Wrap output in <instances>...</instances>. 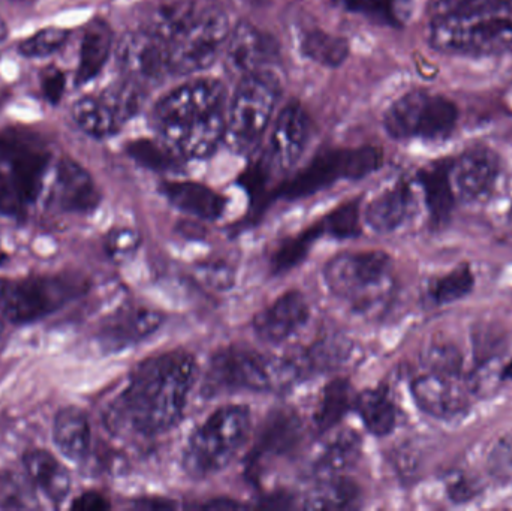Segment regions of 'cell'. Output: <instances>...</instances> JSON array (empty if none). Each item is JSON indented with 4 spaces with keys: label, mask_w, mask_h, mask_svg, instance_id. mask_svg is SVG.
<instances>
[{
    "label": "cell",
    "mask_w": 512,
    "mask_h": 511,
    "mask_svg": "<svg viewBox=\"0 0 512 511\" xmlns=\"http://www.w3.org/2000/svg\"><path fill=\"white\" fill-rule=\"evenodd\" d=\"M354 407L367 431L376 437H385L394 431L397 422L396 405L387 390H366L355 398Z\"/></svg>",
    "instance_id": "obj_30"
},
{
    "label": "cell",
    "mask_w": 512,
    "mask_h": 511,
    "mask_svg": "<svg viewBox=\"0 0 512 511\" xmlns=\"http://www.w3.org/2000/svg\"><path fill=\"white\" fill-rule=\"evenodd\" d=\"M300 48L307 59L327 68H339L351 53L349 42L343 36L321 29L307 30L301 36Z\"/></svg>",
    "instance_id": "obj_31"
},
{
    "label": "cell",
    "mask_w": 512,
    "mask_h": 511,
    "mask_svg": "<svg viewBox=\"0 0 512 511\" xmlns=\"http://www.w3.org/2000/svg\"><path fill=\"white\" fill-rule=\"evenodd\" d=\"M107 509H110V504L98 492H84L83 495L75 498L74 503H72V510L102 511Z\"/></svg>",
    "instance_id": "obj_49"
},
{
    "label": "cell",
    "mask_w": 512,
    "mask_h": 511,
    "mask_svg": "<svg viewBox=\"0 0 512 511\" xmlns=\"http://www.w3.org/2000/svg\"><path fill=\"white\" fill-rule=\"evenodd\" d=\"M164 317L155 309L135 306L111 315L99 330V342L107 351H122L149 338L161 327Z\"/></svg>",
    "instance_id": "obj_22"
},
{
    "label": "cell",
    "mask_w": 512,
    "mask_h": 511,
    "mask_svg": "<svg viewBox=\"0 0 512 511\" xmlns=\"http://www.w3.org/2000/svg\"><path fill=\"white\" fill-rule=\"evenodd\" d=\"M321 224L324 231H328L331 236L340 237V239L357 236L360 234V204L358 201L342 204L333 210Z\"/></svg>",
    "instance_id": "obj_41"
},
{
    "label": "cell",
    "mask_w": 512,
    "mask_h": 511,
    "mask_svg": "<svg viewBox=\"0 0 512 511\" xmlns=\"http://www.w3.org/2000/svg\"><path fill=\"white\" fill-rule=\"evenodd\" d=\"M194 377V357L183 351L144 360L111 402L105 425L122 438L155 437L168 431L182 417Z\"/></svg>",
    "instance_id": "obj_1"
},
{
    "label": "cell",
    "mask_w": 512,
    "mask_h": 511,
    "mask_svg": "<svg viewBox=\"0 0 512 511\" xmlns=\"http://www.w3.org/2000/svg\"><path fill=\"white\" fill-rule=\"evenodd\" d=\"M9 35V27L8 23H6L5 20H3L2 17H0V44H3V42L8 39Z\"/></svg>",
    "instance_id": "obj_53"
},
{
    "label": "cell",
    "mask_w": 512,
    "mask_h": 511,
    "mask_svg": "<svg viewBox=\"0 0 512 511\" xmlns=\"http://www.w3.org/2000/svg\"><path fill=\"white\" fill-rule=\"evenodd\" d=\"M5 290H6V281H5V279H0V329H2L3 324L6 323Z\"/></svg>",
    "instance_id": "obj_51"
},
{
    "label": "cell",
    "mask_w": 512,
    "mask_h": 511,
    "mask_svg": "<svg viewBox=\"0 0 512 511\" xmlns=\"http://www.w3.org/2000/svg\"><path fill=\"white\" fill-rule=\"evenodd\" d=\"M32 491L15 474L0 477V509H32Z\"/></svg>",
    "instance_id": "obj_42"
},
{
    "label": "cell",
    "mask_w": 512,
    "mask_h": 511,
    "mask_svg": "<svg viewBox=\"0 0 512 511\" xmlns=\"http://www.w3.org/2000/svg\"><path fill=\"white\" fill-rule=\"evenodd\" d=\"M198 275L210 287L218 288V290H225L231 287L234 282L233 269L224 263H207L198 269Z\"/></svg>",
    "instance_id": "obj_47"
},
{
    "label": "cell",
    "mask_w": 512,
    "mask_h": 511,
    "mask_svg": "<svg viewBox=\"0 0 512 511\" xmlns=\"http://www.w3.org/2000/svg\"><path fill=\"white\" fill-rule=\"evenodd\" d=\"M351 384L346 380H336L325 387L321 402L315 414V423L319 432L333 429L346 413L354 407Z\"/></svg>",
    "instance_id": "obj_35"
},
{
    "label": "cell",
    "mask_w": 512,
    "mask_h": 511,
    "mask_svg": "<svg viewBox=\"0 0 512 511\" xmlns=\"http://www.w3.org/2000/svg\"><path fill=\"white\" fill-rule=\"evenodd\" d=\"M502 381L504 386H512V359L510 362H504L502 366Z\"/></svg>",
    "instance_id": "obj_52"
},
{
    "label": "cell",
    "mask_w": 512,
    "mask_h": 511,
    "mask_svg": "<svg viewBox=\"0 0 512 511\" xmlns=\"http://www.w3.org/2000/svg\"><path fill=\"white\" fill-rule=\"evenodd\" d=\"M50 161V147L38 132L23 126H9L0 131V168L29 206L41 195Z\"/></svg>",
    "instance_id": "obj_11"
},
{
    "label": "cell",
    "mask_w": 512,
    "mask_h": 511,
    "mask_svg": "<svg viewBox=\"0 0 512 511\" xmlns=\"http://www.w3.org/2000/svg\"><path fill=\"white\" fill-rule=\"evenodd\" d=\"M140 236L128 228L111 231L107 237V251L114 260H125L137 251Z\"/></svg>",
    "instance_id": "obj_46"
},
{
    "label": "cell",
    "mask_w": 512,
    "mask_h": 511,
    "mask_svg": "<svg viewBox=\"0 0 512 511\" xmlns=\"http://www.w3.org/2000/svg\"><path fill=\"white\" fill-rule=\"evenodd\" d=\"M427 365L432 372L441 374L460 375L462 356L456 348L448 344H436L427 353Z\"/></svg>",
    "instance_id": "obj_45"
},
{
    "label": "cell",
    "mask_w": 512,
    "mask_h": 511,
    "mask_svg": "<svg viewBox=\"0 0 512 511\" xmlns=\"http://www.w3.org/2000/svg\"><path fill=\"white\" fill-rule=\"evenodd\" d=\"M312 132V120L306 108L291 101L282 108L271 129L268 149L262 158L271 168L292 167L303 155Z\"/></svg>",
    "instance_id": "obj_17"
},
{
    "label": "cell",
    "mask_w": 512,
    "mask_h": 511,
    "mask_svg": "<svg viewBox=\"0 0 512 511\" xmlns=\"http://www.w3.org/2000/svg\"><path fill=\"white\" fill-rule=\"evenodd\" d=\"M71 38V30L66 27H42L38 32L18 42L17 53L26 59H45L59 53Z\"/></svg>",
    "instance_id": "obj_37"
},
{
    "label": "cell",
    "mask_w": 512,
    "mask_h": 511,
    "mask_svg": "<svg viewBox=\"0 0 512 511\" xmlns=\"http://www.w3.org/2000/svg\"><path fill=\"white\" fill-rule=\"evenodd\" d=\"M411 390L417 407L435 419L453 420L468 411L471 390L459 375L430 372L418 377Z\"/></svg>",
    "instance_id": "obj_18"
},
{
    "label": "cell",
    "mask_w": 512,
    "mask_h": 511,
    "mask_svg": "<svg viewBox=\"0 0 512 511\" xmlns=\"http://www.w3.org/2000/svg\"><path fill=\"white\" fill-rule=\"evenodd\" d=\"M357 498V489L345 480H328L313 492L309 507L316 509H342L351 506Z\"/></svg>",
    "instance_id": "obj_40"
},
{
    "label": "cell",
    "mask_w": 512,
    "mask_h": 511,
    "mask_svg": "<svg viewBox=\"0 0 512 511\" xmlns=\"http://www.w3.org/2000/svg\"><path fill=\"white\" fill-rule=\"evenodd\" d=\"M391 258L385 252H346L325 266L331 293L358 311L372 308L385 296L390 284Z\"/></svg>",
    "instance_id": "obj_8"
},
{
    "label": "cell",
    "mask_w": 512,
    "mask_h": 511,
    "mask_svg": "<svg viewBox=\"0 0 512 511\" xmlns=\"http://www.w3.org/2000/svg\"><path fill=\"white\" fill-rule=\"evenodd\" d=\"M231 26L227 15L218 9H201L173 39L165 42L170 54L171 75L194 74L213 65L224 51Z\"/></svg>",
    "instance_id": "obj_10"
},
{
    "label": "cell",
    "mask_w": 512,
    "mask_h": 511,
    "mask_svg": "<svg viewBox=\"0 0 512 511\" xmlns=\"http://www.w3.org/2000/svg\"><path fill=\"white\" fill-rule=\"evenodd\" d=\"M322 233H324V228L319 222V224L313 225L312 228L301 233L300 236L282 243L271 258L274 272H286L291 267L297 266L300 261L304 260L307 252L310 251V246Z\"/></svg>",
    "instance_id": "obj_38"
},
{
    "label": "cell",
    "mask_w": 512,
    "mask_h": 511,
    "mask_svg": "<svg viewBox=\"0 0 512 511\" xmlns=\"http://www.w3.org/2000/svg\"><path fill=\"white\" fill-rule=\"evenodd\" d=\"M501 176V156L487 146H474L453 158L451 180L460 200L474 203L492 194Z\"/></svg>",
    "instance_id": "obj_16"
},
{
    "label": "cell",
    "mask_w": 512,
    "mask_h": 511,
    "mask_svg": "<svg viewBox=\"0 0 512 511\" xmlns=\"http://www.w3.org/2000/svg\"><path fill=\"white\" fill-rule=\"evenodd\" d=\"M453 158L439 159L418 171V182L424 192L427 209L433 225L447 224L456 204L453 180H451Z\"/></svg>",
    "instance_id": "obj_27"
},
{
    "label": "cell",
    "mask_w": 512,
    "mask_h": 511,
    "mask_svg": "<svg viewBox=\"0 0 512 511\" xmlns=\"http://www.w3.org/2000/svg\"><path fill=\"white\" fill-rule=\"evenodd\" d=\"M309 315L306 297L300 291H289L256 315V335L268 344H282L304 327Z\"/></svg>",
    "instance_id": "obj_21"
},
{
    "label": "cell",
    "mask_w": 512,
    "mask_h": 511,
    "mask_svg": "<svg viewBox=\"0 0 512 511\" xmlns=\"http://www.w3.org/2000/svg\"><path fill=\"white\" fill-rule=\"evenodd\" d=\"M117 60L123 75L144 87L173 77L167 44L144 26L123 36L117 45Z\"/></svg>",
    "instance_id": "obj_15"
},
{
    "label": "cell",
    "mask_w": 512,
    "mask_h": 511,
    "mask_svg": "<svg viewBox=\"0 0 512 511\" xmlns=\"http://www.w3.org/2000/svg\"><path fill=\"white\" fill-rule=\"evenodd\" d=\"M448 494L456 503H465L474 497L475 486L465 476L454 477L453 482L448 485Z\"/></svg>",
    "instance_id": "obj_50"
},
{
    "label": "cell",
    "mask_w": 512,
    "mask_h": 511,
    "mask_svg": "<svg viewBox=\"0 0 512 511\" xmlns=\"http://www.w3.org/2000/svg\"><path fill=\"white\" fill-rule=\"evenodd\" d=\"M300 438L301 422L292 411L280 410L271 414L249 455L248 473L256 477L268 461L292 452Z\"/></svg>",
    "instance_id": "obj_23"
},
{
    "label": "cell",
    "mask_w": 512,
    "mask_h": 511,
    "mask_svg": "<svg viewBox=\"0 0 512 511\" xmlns=\"http://www.w3.org/2000/svg\"><path fill=\"white\" fill-rule=\"evenodd\" d=\"M414 206L411 183L397 180L367 204L364 219L376 233H393L405 224Z\"/></svg>",
    "instance_id": "obj_25"
},
{
    "label": "cell",
    "mask_w": 512,
    "mask_h": 511,
    "mask_svg": "<svg viewBox=\"0 0 512 511\" xmlns=\"http://www.w3.org/2000/svg\"><path fill=\"white\" fill-rule=\"evenodd\" d=\"M227 90L216 78L186 81L162 96L153 108L156 131L179 128L225 108Z\"/></svg>",
    "instance_id": "obj_12"
},
{
    "label": "cell",
    "mask_w": 512,
    "mask_h": 511,
    "mask_svg": "<svg viewBox=\"0 0 512 511\" xmlns=\"http://www.w3.org/2000/svg\"><path fill=\"white\" fill-rule=\"evenodd\" d=\"M224 53L225 68L239 80L254 75L280 77L279 44L273 36L248 21L233 26Z\"/></svg>",
    "instance_id": "obj_14"
},
{
    "label": "cell",
    "mask_w": 512,
    "mask_h": 511,
    "mask_svg": "<svg viewBox=\"0 0 512 511\" xmlns=\"http://www.w3.org/2000/svg\"><path fill=\"white\" fill-rule=\"evenodd\" d=\"M53 438L63 456L75 462L84 461L92 446V431L86 414L75 407L60 410L54 419Z\"/></svg>",
    "instance_id": "obj_29"
},
{
    "label": "cell",
    "mask_w": 512,
    "mask_h": 511,
    "mask_svg": "<svg viewBox=\"0 0 512 511\" xmlns=\"http://www.w3.org/2000/svg\"><path fill=\"white\" fill-rule=\"evenodd\" d=\"M146 87L131 78H120L98 95H84L72 104L71 117L83 134L96 140L113 137L140 113Z\"/></svg>",
    "instance_id": "obj_9"
},
{
    "label": "cell",
    "mask_w": 512,
    "mask_h": 511,
    "mask_svg": "<svg viewBox=\"0 0 512 511\" xmlns=\"http://www.w3.org/2000/svg\"><path fill=\"white\" fill-rule=\"evenodd\" d=\"M492 468L501 479H512V443L504 441L493 452Z\"/></svg>",
    "instance_id": "obj_48"
},
{
    "label": "cell",
    "mask_w": 512,
    "mask_h": 511,
    "mask_svg": "<svg viewBox=\"0 0 512 511\" xmlns=\"http://www.w3.org/2000/svg\"><path fill=\"white\" fill-rule=\"evenodd\" d=\"M475 287V276L469 264H462L447 275L435 279L430 284L429 294L438 305L459 302L465 299Z\"/></svg>",
    "instance_id": "obj_36"
},
{
    "label": "cell",
    "mask_w": 512,
    "mask_h": 511,
    "mask_svg": "<svg viewBox=\"0 0 512 511\" xmlns=\"http://www.w3.org/2000/svg\"><path fill=\"white\" fill-rule=\"evenodd\" d=\"M251 431V413L245 407H224L192 434L185 452V468L195 479L224 470L245 444Z\"/></svg>",
    "instance_id": "obj_4"
},
{
    "label": "cell",
    "mask_w": 512,
    "mask_h": 511,
    "mask_svg": "<svg viewBox=\"0 0 512 511\" xmlns=\"http://www.w3.org/2000/svg\"><path fill=\"white\" fill-rule=\"evenodd\" d=\"M382 164L384 152L376 146L325 150L280 186L277 195L285 200H300L318 194L340 180L364 179L378 171Z\"/></svg>",
    "instance_id": "obj_6"
},
{
    "label": "cell",
    "mask_w": 512,
    "mask_h": 511,
    "mask_svg": "<svg viewBox=\"0 0 512 511\" xmlns=\"http://www.w3.org/2000/svg\"><path fill=\"white\" fill-rule=\"evenodd\" d=\"M78 293L80 287L77 284L59 278L6 281V323L27 324L41 320Z\"/></svg>",
    "instance_id": "obj_13"
},
{
    "label": "cell",
    "mask_w": 512,
    "mask_h": 511,
    "mask_svg": "<svg viewBox=\"0 0 512 511\" xmlns=\"http://www.w3.org/2000/svg\"><path fill=\"white\" fill-rule=\"evenodd\" d=\"M459 108L447 96L412 90L393 102L384 116V128L394 140L445 141L453 135Z\"/></svg>",
    "instance_id": "obj_5"
},
{
    "label": "cell",
    "mask_w": 512,
    "mask_h": 511,
    "mask_svg": "<svg viewBox=\"0 0 512 511\" xmlns=\"http://www.w3.org/2000/svg\"><path fill=\"white\" fill-rule=\"evenodd\" d=\"M126 153L141 167L158 171V173L179 170L183 159L164 140H150V138H138L126 144Z\"/></svg>",
    "instance_id": "obj_33"
},
{
    "label": "cell",
    "mask_w": 512,
    "mask_h": 511,
    "mask_svg": "<svg viewBox=\"0 0 512 511\" xmlns=\"http://www.w3.org/2000/svg\"><path fill=\"white\" fill-rule=\"evenodd\" d=\"M429 41L451 56H501L512 48V2L459 20H430Z\"/></svg>",
    "instance_id": "obj_3"
},
{
    "label": "cell",
    "mask_w": 512,
    "mask_h": 511,
    "mask_svg": "<svg viewBox=\"0 0 512 511\" xmlns=\"http://www.w3.org/2000/svg\"><path fill=\"white\" fill-rule=\"evenodd\" d=\"M512 0H436L430 8V20H457L478 12L508 5Z\"/></svg>",
    "instance_id": "obj_39"
},
{
    "label": "cell",
    "mask_w": 512,
    "mask_h": 511,
    "mask_svg": "<svg viewBox=\"0 0 512 511\" xmlns=\"http://www.w3.org/2000/svg\"><path fill=\"white\" fill-rule=\"evenodd\" d=\"M343 5L379 26L394 29H402L411 15V0H343Z\"/></svg>",
    "instance_id": "obj_34"
},
{
    "label": "cell",
    "mask_w": 512,
    "mask_h": 511,
    "mask_svg": "<svg viewBox=\"0 0 512 511\" xmlns=\"http://www.w3.org/2000/svg\"><path fill=\"white\" fill-rule=\"evenodd\" d=\"M161 192L177 209L207 221L218 219L227 204L221 194L197 182H165Z\"/></svg>",
    "instance_id": "obj_28"
},
{
    "label": "cell",
    "mask_w": 512,
    "mask_h": 511,
    "mask_svg": "<svg viewBox=\"0 0 512 511\" xmlns=\"http://www.w3.org/2000/svg\"><path fill=\"white\" fill-rule=\"evenodd\" d=\"M68 87V75L56 65H48L39 71V90L50 105H59Z\"/></svg>",
    "instance_id": "obj_43"
},
{
    "label": "cell",
    "mask_w": 512,
    "mask_h": 511,
    "mask_svg": "<svg viewBox=\"0 0 512 511\" xmlns=\"http://www.w3.org/2000/svg\"><path fill=\"white\" fill-rule=\"evenodd\" d=\"M248 2H251L252 5L256 6H265L268 5V3L271 2V0H248Z\"/></svg>",
    "instance_id": "obj_54"
},
{
    "label": "cell",
    "mask_w": 512,
    "mask_h": 511,
    "mask_svg": "<svg viewBox=\"0 0 512 511\" xmlns=\"http://www.w3.org/2000/svg\"><path fill=\"white\" fill-rule=\"evenodd\" d=\"M113 44L114 33L107 20L95 17L84 24L74 74L75 86H86L101 74L113 53Z\"/></svg>",
    "instance_id": "obj_24"
},
{
    "label": "cell",
    "mask_w": 512,
    "mask_h": 511,
    "mask_svg": "<svg viewBox=\"0 0 512 511\" xmlns=\"http://www.w3.org/2000/svg\"><path fill=\"white\" fill-rule=\"evenodd\" d=\"M280 96V77L254 75L239 80L227 111L225 141L237 152L254 149L270 126Z\"/></svg>",
    "instance_id": "obj_7"
},
{
    "label": "cell",
    "mask_w": 512,
    "mask_h": 511,
    "mask_svg": "<svg viewBox=\"0 0 512 511\" xmlns=\"http://www.w3.org/2000/svg\"><path fill=\"white\" fill-rule=\"evenodd\" d=\"M29 209L17 186L9 179L8 174L0 168V213L9 218H23Z\"/></svg>",
    "instance_id": "obj_44"
},
{
    "label": "cell",
    "mask_w": 512,
    "mask_h": 511,
    "mask_svg": "<svg viewBox=\"0 0 512 511\" xmlns=\"http://www.w3.org/2000/svg\"><path fill=\"white\" fill-rule=\"evenodd\" d=\"M159 135L183 159L209 158L227 135V111L222 108L188 125L159 132Z\"/></svg>",
    "instance_id": "obj_19"
},
{
    "label": "cell",
    "mask_w": 512,
    "mask_h": 511,
    "mask_svg": "<svg viewBox=\"0 0 512 511\" xmlns=\"http://www.w3.org/2000/svg\"><path fill=\"white\" fill-rule=\"evenodd\" d=\"M289 359H273L242 345L224 348L210 360L203 381V393L267 392L283 390L297 381Z\"/></svg>",
    "instance_id": "obj_2"
},
{
    "label": "cell",
    "mask_w": 512,
    "mask_h": 511,
    "mask_svg": "<svg viewBox=\"0 0 512 511\" xmlns=\"http://www.w3.org/2000/svg\"><path fill=\"white\" fill-rule=\"evenodd\" d=\"M361 441L355 432L342 431L334 434L319 452L315 461L318 473L334 476L357 461Z\"/></svg>",
    "instance_id": "obj_32"
},
{
    "label": "cell",
    "mask_w": 512,
    "mask_h": 511,
    "mask_svg": "<svg viewBox=\"0 0 512 511\" xmlns=\"http://www.w3.org/2000/svg\"><path fill=\"white\" fill-rule=\"evenodd\" d=\"M23 467L33 488L39 489L53 504H62L71 492L68 468L47 450L33 449L24 453Z\"/></svg>",
    "instance_id": "obj_26"
},
{
    "label": "cell",
    "mask_w": 512,
    "mask_h": 511,
    "mask_svg": "<svg viewBox=\"0 0 512 511\" xmlns=\"http://www.w3.org/2000/svg\"><path fill=\"white\" fill-rule=\"evenodd\" d=\"M51 197L60 210L71 213H92L101 203V192L92 174L68 156L57 164Z\"/></svg>",
    "instance_id": "obj_20"
}]
</instances>
